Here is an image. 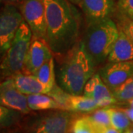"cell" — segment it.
Segmentation results:
<instances>
[{
    "instance_id": "f1b7e54d",
    "label": "cell",
    "mask_w": 133,
    "mask_h": 133,
    "mask_svg": "<svg viewBox=\"0 0 133 133\" xmlns=\"http://www.w3.org/2000/svg\"><path fill=\"white\" fill-rule=\"evenodd\" d=\"M124 104H126L128 107H131V108H133V98H131L130 100L127 101L126 103H124Z\"/></svg>"
},
{
    "instance_id": "7402d4cb",
    "label": "cell",
    "mask_w": 133,
    "mask_h": 133,
    "mask_svg": "<svg viewBox=\"0 0 133 133\" xmlns=\"http://www.w3.org/2000/svg\"><path fill=\"white\" fill-rule=\"evenodd\" d=\"M88 116L95 126L96 133L103 129L112 126L110 114L107 107L95 109L90 115H88Z\"/></svg>"
},
{
    "instance_id": "cb8c5ba5",
    "label": "cell",
    "mask_w": 133,
    "mask_h": 133,
    "mask_svg": "<svg viewBox=\"0 0 133 133\" xmlns=\"http://www.w3.org/2000/svg\"><path fill=\"white\" fill-rule=\"evenodd\" d=\"M118 26L133 42V20L131 19H118Z\"/></svg>"
},
{
    "instance_id": "d4e9b609",
    "label": "cell",
    "mask_w": 133,
    "mask_h": 133,
    "mask_svg": "<svg viewBox=\"0 0 133 133\" xmlns=\"http://www.w3.org/2000/svg\"><path fill=\"white\" fill-rule=\"evenodd\" d=\"M97 133H122L119 130L116 129L114 127H112V126L109 127H107V128L103 129L101 130H100L99 132H98Z\"/></svg>"
},
{
    "instance_id": "ac0fdd59",
    "label": "cell",
    "mask_w": 133,
    "mask_h": 133,
    "mask_svg": "<svg viewBox=\"0 0 133 133\" xmlns=\"http://www.w3.org/2000/svg\"><path fill=\"white\" fill-rule=\"evenodd\" d=\"M39 81L45 86L49 92L56 85V75L54 57L46 62L34 74Z\"/></svg>"
},
{
    "instance_id": "f546056e",
    "label": "cell",
    "mask_w": 133,
    "mask_h": 133,
    "mask_svg": "<svg viewBox=\"0 0 133 133\" xmlns=\"http://www.w3.org/2000/svg\"><path fill=\"white\" fill-rule=\"evenodd\" d=\"M71 3L74 4V5H79L81 4V2H82V0H69Z\"/></svg>"
},
{
    "instance_id": "52a82bcc",
    "label": "cell",
    "mask_w": 133,
    "mask_h": 133,
    "mask_svg": "<svg viewBox=\"0 0 133 133\" xmlns=\"http://www.w3.org/2000/svg\"><path fill=\"white\" fill-rule=\"evenodd\" d=\"M24 20L33 36L46 40L47 22L45 8L42 0H22L19 7Z\"/></svg>"
},
{
    "instance_id": "9a60e30c",
    "label": "cell",
    "mask_w": 133,
    "mask_h": 133,
    "mask_svg": "<svg viewBox=\"0 0 133 133\" xmlns=\"http://www.w3.org/2000/svg\"><path fill=\"white\" fill-rule=\"evenodd\" d=\"M98 108L95 101L84 95L70 94L66 104V110L73 112H92Z\"/></svg>"
},
{
    "instance_id": "5b68a950",
    "label": "cell",
    "mask_w": 133,
    "mask_h": 133,
    "mask_svg": "<svg viewBox=\"0 0 133 133\" xmlns=\"http://www.w3.org/2000/svg\"><path fill=\"white\" fill-rule=\"evenodd\" d=\"M32 37L33 34L28 24L24 21L20 25L8 50L2 56L1 62L2 80L22 72Z\"/></svg>"
},
{
    "instance_id": "8992f818",
    "label": "cell",
    "mask_w": 133,
    "mask_h": 133,
    "mask_svg": "<svg viewBox=\"0 0 133 133\" xmlns=\"http://www.w3.org/2000/svg\"><path fill=\"white\" fill-rule=\"evenodd\" d=\"M24 18L14 4H5L0 14V52L2 57L8 50Z\"/></svg>"
},
{
    "instance_id": "ba28073f",
    "label": "cell",
    "mask_w": 133,
    "mask_h": 133,
    "mask_svg": "<svg viewBox=\"0 0 133 133\" xmlns=\"http://www.w3.org/2000/svg\"><path fill=\"white\" fill-rule=\"evenodd\" d=\"M79 5L87 26L112 19L116 14L114 0H82Z\"/></svg>"
},
{
    "instance_id": "6da1fadb",
    "label": "cell",
    "mask_w": 133,
    "mask_h": 133,
    "mask_svg": "<svg viewBox=\"0 0 133 133\" xmlns=\"http://www.w3.org/2000/svg\"><path fill=\"white\" fill-rule=\"evenodd\" d=\"M42 1L46 14V42L54 56L60 57L79 42L80 16L69 0Z\"/></svg>"
},
{
    "instance_id": "4dcf8cb0",
    "label": "cell",
    "mask_w": 133,
    "mask_h": 133,
    "mask_svg": "<svg viewBox=\"0 0 133 133\" xmlns=\"http://www.w3.org/2000/svg\"><path fill=\"white\" fill-rule=\"evenodd\" d=\"M124 133H133V127H130L129 129H128Z\"/></svg>"
},
{
    "instance_id": "e0dca14e",
    "label": "cell",
    "mask_w": 133,
    "mask_h": 133,
    "mask_svg": "<svg viewBox=\"0 0 133 133\" xmlns=\"http://www.w3.org/2000/svg\"><path fill=\"white\" fill-rule=\"evenodd\" d=\"M28 104L33 111H46L50 109H62L56 100L48 94L28 95Z\"/></svg>"
},
{
    "instance_id": "8fae6325",
    "label": "cell",
    "mask_w": 133,
    "mask_h": 133,
    "mask_svg": "<svg viewBox=\"0 0 133 133\" xmlns=\"http://www.w3.org/2000/svg\"><path fill=\"white\" fill-rule=\"evenodd\" d=\"M98 72L111 90L133 76V61L108 62Z\"/></svg>"
},
{
    "instance_id": "4316f807",
    "label": "cell",
    "mask_w": 133,
    "mask_h": 133,
    "mask_svg": "<svg viewBox=\"0 0 133 133\" xmlns=\"http://www.w3.org/2000/svg\"><path fill=\"white\" fill-rule=\"evenodd\" d=\"M5 131L2 133H23L22 129H4Z\"/></svg>"
},
{
    "instance_id": "603a6c76",
    "label": "cell",
    "mask_w": 133,
    "mask_h": 133,
    "mask_svg": "<svg viewBox=\"0 0 133 133\" xmlns=\"http://www.w3.org/2000/svg\"><path fill=\"white\" fill-rule=\"evenodd\" d=\"M115 15L118 19L133 20V0H118Z\"/></svg>"
},
{
    "instance_id": "83f0119b",
    "label": "cell",
    "mask_w": 133,
    "mask_h": 133,
    "mask_svg": "<svg viewBox=\"0 0 133 133\" xmlns=\"http://www.w3.org/2000/svg\"><path fill=\"white\" fill-rule=\"evenodd\" d=\"M1 1L2 2H5V4H15V3L19 2L22 0H1Z\"/></svg>"
},
{
    "instance_id": "ffe728a7",
    "label": "cell",
    "mask_w": 133,
    "mask_h": 133,
    "mask_svg": "<svg viewBox=\"0 0 133 133\" xmlns=\"http://www.w3.org/2000/svg\"><path fill=\"white\" fill-rule=\"evenodd\" d=\"M70 133H96V129L88 115H76L72 121Z\"/></svg>"
},
{
    "instance_id": "1f68e13d",
    "label": "cell",
    "mask_w": 133,
    "mask_h": 133,
    "mask_svg": "<svg viewBox=\"0 0 133 133\" xmlns=\"http://www.w3.org/2000/svg\"><path fill=\"white\" fill-rule=\"evenodd\" d=\"M114 1H118V0H114Z\"/></svg>"
},
{
    "instance_id": "3957f363",
    "label": "cell",
    "mask_w": 133,
    "mask_h": 133,
    "mask_svg": "<svg viewBox=\"0 0 133 133\" xmlns=\"http://www.w3.org/2000/svg\"><path fill=\"white\" fill-rule=\"evenodd\" d=\"M118 35V24L112 19L87 26L81 41L96 66L108 59Z\"/></svg>"
},
{
    "instance_id": "d6986e66",
    "label": "cell",
    "mask_w": 133,
    "mask_h": 133,
    "mask_svg": "<svg viewBox=\"0 0 133 133\" xmlns=\"http://www.w3.org/2000/svg\"><path fill=\"white\" fill-rule=\"evenodd\" d=\"M110 114L111 125L112 127L119 130L121 132H125L131 127V120L122 108H115L107 107Z\"/></svg>"
},
{
    "instance_id": "9c48e42d",
    "label": "cell",
    "mask_w": 133,
    "mask_h": 133,
    "mask_svg": "<svg viewBox=\"0 0 133 133\" xmlns=\"http://www.w3.org/2000/svg\"><path fill=\"white\" fill-rule=\"evenodd\" d=\"M52 57L54 54L46 40L33 36L22 72L34 75L45 62Z\"/></svg>"
},
{
    "instance_id": "44dd1931",
    "label": "cell",
    "mask_w": 133,
    "mask_h": 133,
    "mask_svg": "<svg viewBox=\"0 0 133 133\" xmlns=\"http://www.w3.org/2000/svg\"><path fill=\"white\" fill-rule=\"evenodd\" d=\"M118 104H124L133 98V76L125 81L118 87L111 90Z\"/></svg>"
},
{
    "instance_id": "7c38bea8",
    "label": "cell",
    "mask_w": 133,
    "mask_h": 133,
    "mask_svg": "<svg viewBox=\"0 0 133 133\" xmlns=\"http://www.w3.org/2000/svg\"><path fill=\"white\" fill-rule=\"evenodd\" d=\"M83 95L95 101L100 108L118 104L111 90L102 80L99 72L95 73L87 82Z\"/></svg>"
},
{
    "instance_id": "484cf974",
    "label": "cell",
    "mask_w": 133,
    "mask_h": 133,
    "mask_svg": "<svg viewBox=\"0 0 133 133\" xmlns=\"http://www.w3.org/2000/svg\"><path fill=\"white\" fill-rule=\"evenodd\" d=\"M124 109V111L127 113V115L129 116V118H130L131 121L133 123V108L131 107H126V108H122Z\"/></svg>"
},
{
    "instance_id": "30bf717a",
    "label": "cell",
    "mask_w": 133,
    "mask_h": 133,
    "mask_svg": "<svg viewBox=\"0 0 133 133\" xmlns=\"http://www.w3.org/2000/svg\"><path fill=\"white\" fill-rule=\"evenodd\" d=\"M1 105L19 111L25 115L31 109L28 104V98L16 87L13 77L3 79L0 86Z\"/></svg>"
},
{
    "instance_id": "277c9868",
    "label": "cell",
    "mask_w": 133,
    "mask_h": 133,
    "mask_svg": "<svg viewBox=\"0 0 133 133\" xmlns=\"http://www.w3.org/2000/svg\"><path fill=\"white\" fill-rule=\"evenodd\" d=\"M73 112L64 109L34 113L24 118L22 129L23 133H70Z\"/></svg>"
},
{
    "instance_id": "7a4b0ae2",
    "label": "cell",
    "mask_w": 133,
    "mask_h": 133,
    "mask_svg": "<svg viewBox=\"0 0 133 133\" xmlns=\"http://www.w3.org/2000/svg\"><path fill=\"white\" fill-rule=\"evenodd\" d=\"M56 69L57 84L72 95H82L87 82L95 73L96 65L81 41L60 57Z\"/></svg>"
},
{
    "instance_id": "4fadbf2b",
    "label": "cell",
    "mask_w": 133,
    "mask_h": 133,
    "mask_svg": "<svg viewBox=\"0 0 133 133\" xmlns=\"http://www.w3.org/2000/svg\"><path fill=\"white\" fill-rule=\"evenodd\" d=\"M107 61L108 62L133 61V42L121 28H119L118 37Z\"/></svg>"
},
{
    "instance_id": "5bb4252c",
    "label": "cell",
    "mask_w": 133,
    "mask_h": 133,
    "mask_svg": "<svg viewBox=\"0 0 133 133\" xmlns=\"http://www.w3.org/2000/svg\"><path fill=\"white\" fill-rule=\"evenodd\" d=\"M16 87L25 95L48 94L49 90L33 74L20 72L13 76Z\"/></svg>"
},
{
    "instance_id": "2e32d148",
    "label": "cell",
    "mask_w": 133,
    "mask_h": 133,
    "mask_svg": "<svg viewBox=\"0 0 133 133\" xmlns=\"http://www.w3.org/2000/svg\"><path fill=\"white\" fill-rule=\"evenodd\" d=\"M24 115L25 114L16 109L1 105L0 125L2 129H22L24 120Z\"/></svg>"
}]
</instances>
